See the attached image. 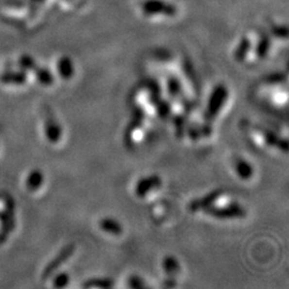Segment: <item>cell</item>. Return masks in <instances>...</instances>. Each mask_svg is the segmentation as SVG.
Returning <instances> with one entry per match:
<instances>
[{
  "mask_svg": "<svg viewBox=\"0 0 289 289\" xmlns=\"http://www.w3.org/2000/svg\"><path fill=\"white\" fill-rule=\"evenodd\" d=\"M128 286L133 289H140L147 287L145 281L138 275H131L128 280Z\"/></svg>",
  "mask_w": 289,
  "mask_h": 289,
  "instance_id": "cell-25",
  "label": "cell"
},
{
  "mask_svg": "<svg viewBox=\"0 0 289 289\" xmlns=\"http://www.w3.org/2000/svg\"><path fill=\"white\" fill-rule=\"evenodd\" d=\"M223 195V190H214L212 192L208 193L207 195H204L203 197H199L194 199L188 204V209L191 210L192 212H196L198 210H204L209 208L210 206L214 204V203L218 201V199Z\"/></svg>",
  "mask_w": 289,
  "mask_h": 289,
  "instance_id": "cell-7",
  "label": "cell"
},
{
  "mask_svg": "<svg viewBox=\"0 0 289 289\" xmlns=\"http://www.w3.org/2000/svg\"><path fill=\"white\" fill-rule=\"evenodd\" d=\"M173 123H175V128H176V132H177V136L179 138H181L183 134H185V131H186V119L183 116L181 115H178L173 119Z\"/></svg>",
  "mask_w": 289,
  "mask_h": 289,
  "instance_id": "cell-24",
  "label": "cell"
},
{
  "mask_svg": "<svg viewBox=\"0 0 289 289\" xmlns=\"http://www.w3.org/2000/svg\"><path fill=\"white\" fill-rule=\"evenodd\" d=\"M44 132L46 139L51 144H57L62 137V129L51 112L47 113L44 120Z\"/></svg>",
  "mask_w": 289,
  "mask_h": 289,
  "instance_id": "cell-6",
  "label": "cell"
},
{
  "mask_svg": "<svg viewBox=\"0 0 289 289\" xmlns=\"http://www.w3.org/2000/svg\"><path fill=\"white\" fill-rule=\"evenodd\" d=\"M34 71L35 72L36 80H38L39 83H41L42 85L51 86L52 84H54L55 78H54V75H52V73L50 70L45 69V68L36 67Z\"/></svg>",
  "mask_w": 289,
  "mask_h": 289,
  "instance_id": "cell-20",
  "label": "cell"
},
{
  "mask_svg": "<svg viewBox=\"0 0 289 289\" xmlns=\"http://www.w3.org/2000/svg\"><path fill=\"white\" fill-rule=\"evenodd\" d=\"M187 134L192 140H198L199 137L202 136L201 129L196 127V125H190V127L187 128Z\"/></svg>",
  "mask_w": 289,
  "mask_h": 289,
  "instance_id": "cell-27",
  "label": "cell"
},
{
  "mask_svg": "<svg viewBox=\"0 0 289 289\" xmlns=\"http://www.w3.org/2000/svg\"><path fill=\"white\" fill-rule=\"evenodd\" d=\"M251 50V41L248 36L241 38L238 46L236 47L234 52V58L237 62H243L246 59V56L250 52Z\"/></svg>",
  "mask_w": 289,
  "mask_h": 289,
  "instance_id": "cell-15",
  "label": "cell"
},
{
  "mask_svg": "<svg viewBox=\"0 0 289 289\" xmlns=\"http://www.w3.org/2000/svg\"><path fill=\"white\" fill-rule=\"evenodd\" d=\"M210 217L219 220H230V219H242L246 217V210L240 206L239 204H230L227 206H210L204 210Z\"/></svg>",
  "mask_w": 289,
  "mask_h": 289,
  "instance_id": "cell-2",
  "label": "cell"
},
{
  "mask_svg": "<svg viewBox=\"0 0 289 289\" xmlns=\"http://www.w3.org/2000/svg\"><path fill=\"white\" fill-rule=\"evenodd\" d=\"M18 64H19V67L22 68L24 71H33L36 67H38L34 58L29 55H23L20 57Z\"/></svg>",
  "mask_w": 289,
  "mask_h": 289,
  "instance_id": "cell-22",
  "label": "cell"
},
{
  "mask_svg": "<svg viewBox=\"0 0 289 289\" xmlns=\"http://www.w3.org/2000/svg\"><path fill=\"white\" fill-rule=\"evenodd\" d=\"M141 10L148 17L155 14H163L168 17H175L178 11L175 4L164 1V0H146L141 4Z\"/></svg>",
  "mask_w": 289,
  "mask_h": 289,
  "instance_id": "cell-3",
  "label": "cell"
},
{
  "mask_svg": "<svg viewBox=\"0 0 289 289\" xmlns=\"http://www.w3.org/2000/svg\"><path fill=\"white\" fill-rule=\"evenodd\" d=\"M154 105H155L156 113L161 118H163V119L167 118L168 116L170 115L171 105L170 104V102H166V101H164V100H159V98H157V99H155Z\"/></svg>",
  "mask_w": 289,
  "mask_h": 289,
  "instance_id": "cell-21",
  "label": "cell"
},
{
  "mask_svg": "<svg viewBox=\"0 0 289 289\" xmlns=\"http://www.w3.org/2000/svg\"><path fill=\"white\" fill-rule=\"evenodd\" d=\"M27 81V73L26 71L19 72H4L0 75V82L6 85H24Z\"/></svg>",
  "mask_w": 289,
  "mask_h": 289,
  "instance_id": "cell-13",
  "label": "cell"
},
{
  "mask_svg": "<svg viewBox=\"0 0 289 289\" xmlns=\"http://www.w3.org/2000/svg\"><path fill=\"white\" fill-rule=\"evenodd\" d=\"M235 170L241 180H250L254 176L253 166L248 160L242 159V157H239V159L236 160Z\"/></svg>",
  "mask_w": 289,
  "mask_h": 289,
  "instance_id": "cell-11",
  "label": "cell"
},
{
  "mask_svg": "<svg viewBox=\"0 0 289 289\" xmlns=\"http://www.w3.org/2000/svg\"><path fill=\"white\" fill-rule=\"evenodd\" d=\"M163 286L167 287V288H171V287H175L176 286V282L173 280V277L168 276V278L164 281V284H163Z\"/></svg>",
  "mask_w": 289,
  "mask_h": 289,
  "instance_id": "cell-28",
  "label": "cell"
},
{
  "mask_svg": "<svg viewBox=\"0 0 289 289\" xmlns=\"http://www.w3.org/2000/svg\"><path fill=\"white\" fill-rule=\"evenodd\" d=\"M167 90L170 97L173 99H179L183 94V88L181 85V82L175 76H170L167 78Z\"/></svg>",
  "mask_w": 289,
  "mask_h": 289,
  "instance_id": "cell-18",
  "label": "cell"
},
{
  "mask_svg": "<svg viewBox=\"0 0 289 289\" xmlns=\"http://www.w3.org/2000/svg\"><path fill=\"white\" fill-rule=\"evenodd\" d=\"M70 282V275L66 272L58 273L55 276L54 281H52V286L55 288H64L68 286V284Z\"/></svg>",
  "mask_w": 289,
  "mask_h": 289,
  "instance_id": "cell-23",
  "label": "cell"
},
{
  "mask_svg": "<svg viewBox=\"0 0 289 289\" xmlns=\"http://www.w3.org/2000/svg\"><path fill=\"white\" fill-rule=\"evenodd\" d=\"M262 136H264L265 143L270 147H276L277 149L282 150L284 153L288 151V141L286 138L278 137V136L269 130H262Z\"/></svg>",
  "mask_w": 289,
  "mask_h": 289,
  "instance_id": "cell-10",
  "label": "cell"
},
{
  "mask_svg": "<svg viewBox=\"0 0 289 289\" xmlns=\"http://www.w3.org/2000/svg\"><path fill=\"white\" fill-rule=\"evenodd\" d=\"M228 89L223 84H219V85L213 88V90L210 93V97L208 100L207 109L204 113V119L206 121L211 122L212 120L219 115V113L222 110L223 106L225 105L226 101L228 99Z\"/></svg>",
  "mask_w": 289,
  "mask_h": 289,
  "instance_id": "cell-1",
  "label": "cell"
},
{
  "mask_svg": "<svg viewBox=\"0 0 289 289\" xmlns=\"http://www.w3.org/2000/svg\"><path fill=\"white\" fill-rule=\"evenodd\" d=\"M162 267H163V270H164L167 274V276H170V277H173L180 271L179 261L176 259V257L170 255H168L163 258Z\"/></svg>",
  "mask_w": 289,
  "mask_h": 289,
  "instance_id": "cell-16",
  "label": "cell"
},
{
  "mask_svg": "<svg viewBox=\"0 0 289 289\" xmlns=\"http://www.w3.org/2000/svg\"><path fill=\"white\" fill-rule=\"evenodd\" d=\"M74 251H75V245L73 243L67 244L66 246H64L55 258H52L50 261V264L44 268L43 272H42V278H43V280H46V278H49L51 274H54L56 270H58V268H60L62 265H64V262H66L70 258V257L73 255V253H74Z\"/></svg>",
  "mask_w": 289,
  "mask_h": 289,
  "instance_id": "cell-4",
  "label": "cell"
},
{
  "mask_svg": "<svg viewBox=\"0 0 289 289\" xmlns=\"http://www.w3.org/2000/svg\"><path fill=\"white\" fill-rule=\"evenodd\" d=\"M84 288H101L109 289L114 287V281L108 277H93L89 278L83 284Z\"/></svg>",
  "mask_w": 289,
  "mask_h": 289,
  "instance_id": "cell-17",
  "label": "cell"
},
{
  "mask_svg": "<svg viewBox=\"0 0 289 289\" xmlns=\"http://www.w3.org/2000/svg\"><path fill=\"white\" fill-rule=\"evenodd\" d=\"M272 34H274L277 38H282V39H286L288 35V29L286 26H282V25H275L271 28Z\"/></svg>",
  "mask_w": 289,
  "mask_h": 289,
  "instance_id": "cell-26",
  "label": "cell"
},
{
  "mask_svg": "<svg viewBox=\"0 0 289 289\" xmlns=\"http://www.w3.org/2000/svg\"><path fill=\"white\" fill-rule=\"evenodd\" d=\"M34 1H35V2H42V1H44V0H34Z\"/></svg>",
  "mask_w": 289,
  "mask_h": 289,
  "instance_id": "cell-29",
  "label": "cell"
},
{
  "mask_svg": "<svg viewBox=\"0 0 289 289\" xmlns=\"http://www.w3.org/2000/svg\"><path fill=\"white\" fill-rule=\"evenodd\" d=\"M57 70L59 72L61 78L66 81H69L74 75V66L70 57L64 56L61 57L57 62Z\"/></svg>",
  "mask_w": 289,
  "mask_h": 289,
  "instance_id": "cell-12",
  "label": "cell"
},
{
  "mask_svg": "<svg viewBox=\"0 0 289 289\" xmlns=\"http://www.w3.org/2000/svg\"><path fill=\"white\" fill-rule=\"evenodd\" d=\"M162 186V179L157 175H150L141 178L137 181L134 188L135 195L138 198H144L152 191L156 190Z\"/></svg>",
  "mask_w": 289,
  "mask_h": 289,
  "instance_id": "cell-5",
  "label": "cell"
},
{
  "mask_svg": "<svg viewBox=\"0 0 289 289\" xmlns=\"http://www.w3.org/2000/svg\"><path fill=\"white\" fill-rule=\"evenodd\" d=\"M99 227L104 233L112 236H120L123 233V227L120 222L113 218H103L99 221Z\"/></svg>",
  "mask_w": 289,
  "mask_h": 289,
  "instance_id": "cell-9",
  "label": "cell"
},
{
  "mask_svg": "<svg viewBox=\"0 0 289 289\" xmlns=\"http://www.w3.org/2000/svg\"><path fill=\"white\" fill-rule=\"evenodd\" d=\"M144 118H145V114L143 112V109H141L140 107L136 108L133 112V118H132V120H131L129 127L127 130H125V133H124V143L127 146L132 145L133 134L135 131L138 129L141 122H143Z\"/></svg>",
  "mask_w": 289,
  "mask_h": 289,
  "instance_id": "cell-8",
  "label": "cell"
},
{
  "mask_svg": "<svg viewBox=\"0 0 289 289\" xmlns=\"http://www.w3.org/2000/svg\"><path fill=\"white\" fill-rule=\"evenodd\" d=\"M270 46H271V41H270V36L262 34L259 38L258 43H257L256 46V55L259 59H264V58L267 57L268 52L270 51Z\"/></svg>",
  "mask_w": 289,
  "mask_h": 289,
  "instance_id": "cell-19",
  "label": "cell"
},
{
  "mask_svg": "<svg viewBox=\"0 0 289 289\" xmlns=\"http://www.w3.org/2000/svg\"><path fill=\"white\" fill-rule=\"evenodd\" d=\"M43 182H44L43 172L39 170H34L33 171H30V173L27 177V180H26V187H27L28 191L35 192L42 187Z\"/></svg>",
  "mask_w": 289,
  "mask_h": 289,
  "instance_id": "cell-14",
  "label": "cell"
}]
</instances>
